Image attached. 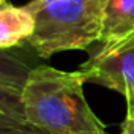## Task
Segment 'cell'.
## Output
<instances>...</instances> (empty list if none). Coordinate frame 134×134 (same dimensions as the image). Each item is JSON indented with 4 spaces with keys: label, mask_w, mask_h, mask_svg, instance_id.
<instances>
[{
    "label": "cell",
    "mask_w": 134,
    "mask_h": 134,
    "mask_svg": "<svg viewBox=\"0 0 134 134\" xmlns=\"http://www.w3.org/2000/svg\"><path fill=\"white\" fill-rule=\"evenodd\" d=\"M27 8L35 19V29L27 44L41 58L101 43L99 0H32Z\"/></svg>",
    "instance_id": "2"
},
{
    "label": "cell",
    "mask_w": 134,
    "mask_h": 134,
    "mask_svg": "<svg viewBox=\"0 0 134 134\" xmlns=\"http://www.w3.org/2000/svg\"><path fill=\"white\" fill-rule=\"evenodd\" d=\"M82 73L36 65L21 90L27 121L43 134H109L84 93Z\"/></svg>",
    "instance_id": "1"
},
{
    "label": "cell",
    "mask_w": 134,
    "mask_h": 134,
    "mask_svg": "<svg viewBox=\"0 0 134 134\" xmlns=\"http://www.w3.org/2000/svg\"><path fill=\"white\" fill-rule=\"evenodd\" d=\"M33 65V55L25 51L14 49H0V87L8 88L18 95L25 84V79Z\"/></svg>",
    "instance_id": "6"
},
{
    "label": "cell",
    "mask_w": 134,
    "mask_h": 134,
    "mask_svg": "<svg viewBox=\"0 0 134 134\" xmlns=\"http://www.w3.org/2000/svg\"><path fill=\"white\" fill-rule=\"evenodd\" d=\"M126 98V115L121 125V134H134V88L125 93Z\"/></svg>",
    "instance_id": "8"
},
{
    "label": "cell",
    "mask_w": 134,
    "mask_h": 134,
    "mask_svg": "<svg viewBox=\"0 0 134 134\" xmlns=\"http://www.w3.org/2000/svg\"><path fill=\"white\" fill-rule=\"evenodd\" d=\"M103 44H118L134 35V0H99Z\"/></svg>",
    "instance_id": "5"
},
{
    "label": "cell",
    "mask_w": 134,
    "mask_h": 134,
    "mask_svg": "<svg viewBox=\"0 0 134 134\" xmlns=\"http://www.w3.org/2000/svg\"><path fill=\"white\" fill-rule=\"evenodd\" d=\"M0 128L38 131L27 121L24 115L22 104H21V95L8 88H3V87H0Z\"/></svg>",
    "instance_id": "7"
},
{
    "label": "cell",
    "mask_w": 134,
    "mask_h": 134,
    "mask_svg": "<svg viewBox=\"0 0 134 134\" xmlns=\"http://www.w3.org/2000/svg\"><path fill=\"white\" fill-rule=\"evenodd\" d=\"M85 82L98 84L125 96L134 88V46L114 47L103 44L79 68Z\"/></svg>",
    "instance_id": "3"
},
{
    "label": "cell",
    "mask_w": 134,
    "mask_h": 134,
    "mask_svg": "<svg viewBox=\"0 0 134 134\" xmlns=\"http://www.w3.org/2000/svg\"><path fill=\"white\" fill-rule=\"evenodd\" d=\"M0 134H43V132L24 131V129H11V128H0Z\"/></svg>",
    "instance_id": "9"
},
{
    "label": "cell",
    "mask_w": 134,
    "mask_h": 134,
    "mask_svg": "<svg viewBox=\"0 0 134 134\" xmlns=\"http://www.w3.org/2000/svg\"><path fill=\"white\" fill-rule=\"evenodd\" d=\"M106 46H114V47H129V46H134V35L129 36L128 40H125L123 43H118V44H106Z\"/></svg>",
    "instance_id": "10"
},
{
    "label": "cell",
    "mask_w": 134,
    "mask_h": 134,
    "mask_svg": "<svg viewBox=\"0 0 134 134\" xmlns=\"http://www.w3.org/2000/svg\"><path fill=\"white\" fill-rule=\"evenodd\" d=\"M35 29L32 11L16 7L10 0H0V49H14L29 43Z\"/></svg>",
    "instance_id": "4"
}]
</instances>
